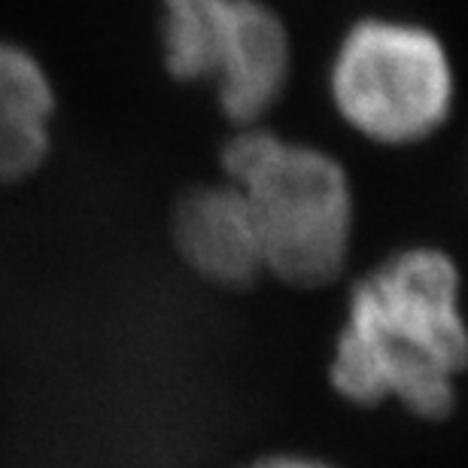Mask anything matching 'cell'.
Returning <instances> with one entry per match:
<instances>
[{"label":"cell","instance_id":"3957f363","mask_svg":"<svg viewBox=\"0 0 468 468\" xmlns=\"http://www.w3.org/2000/svg\"><path fill=\"white\" fill-rule=\"evenodd\" d=\"M332 101L344 122L374 144H420L451 116V58L426 27L365 18L335 52Z\"/></svg>","mask_w":468,"mask_h":468},{"label":"cell","instance_id":"7a4b0ae2","mask_svg":"<svg viewBox=\"0 0 468 468\" xmlns=\"http://www.w3.org/2000/svg\"><path fill=\"white\" fill-rule=\"evenodd\" d=\"M219 162L250 204L268 274L292 289H323L344 274L353 189L338 158L247 125L226 140Z\"/></svg>","mask_w":468,"mask_h":468},{"label":"cell","instance_id":"277c9868","mask_svg":"<svg viewBox=\"0 0 468 468\" xmlns=\"http://www.w3.org/2000/svg\"><path fill=\"white\" fill-rule=\"evenodd\" d=\"M174 247L186 268L222 289H247L265 274L250 204L231 183L195 186L174 207Z\"/></svg>","mask_w":468,"mask_h":468},{"label":"cell","instance_id":"ba28073f","mask_svg":"<svg viewBox=\"0 0 468 468\" xmlns=\"http://www.w3.org/2000/svg\"><path fill=\"white\" fill-rule=\"evenodd\" d=\"M250 468H338L325 460H316V456H302V453H280V456H268Z\"/></svg>","mask_w":468,"mask_h":468},{"label":"cell","instance_id":"5b68a950","mask_svg":"<svg viewBox=\"0 0 468 468\" xmlns=\"http://www.w3.org/2000/svg\"><path fill=\"white\" fill-rule=\"evenodd\" d=\"M292 64L289 31L261 0H231L229 31L213 77L219 107L234 125L247 128L283 95Z\"/></svg>","mask_w":468,"mask_h":468},{"label":"cell","instance_id":"6da1fadb","mask_svg":"<svg viewBox=\"0 0 468 468\" xmlns=\"http://www.w3.org/2000/svg\"><path fill=\"white\" fill-rule=\"evenodd\" d=\"M465 350L460 271L444 250L410 247L353 286L329 380L359 408L396 399L420 420H444Z\"/></svg>","mask_w":468,"mask_h":468},{"label":"cell","instance_id":"52a82bcc","mask_svg":"<svg viewBox=\"0 0 468 468\" xmlns=\"http://www.w3.org/2000/svg\"><path fill=\"white\" fill-rule=\"evenodd\" d=\"M55 91L43 64L16 43L0 40V128H49Z\"/></svg>","mask_w":468,"mask_h":468},{"label":"cell","instance_id":"8992f818","mask_svg":"<svg viewBox=\"0 0 468 468\" xmlns=\"http://www.w3.org/2000/svg\"><path fill=\"white\" fill-rule=\"evenodd\" d=\"M162 58L176 82H213L231 0H162Z\"/></svg>","mask_w":468,"mask_h":468}]
</instances>
